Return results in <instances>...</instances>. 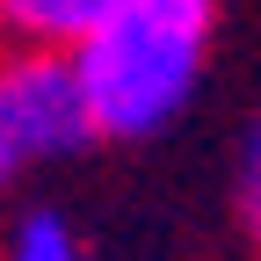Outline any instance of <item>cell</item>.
Here are the masks:
<instances>
[{
	"instance_id": "1",
	"label": "cell",
	"mask_w": 261,
	"mask_h": 261,
	"mask_svg": "<svg viewBox=\"0 0 261 261\" xmlns=\"http://www.w3.org/2000/svg\"><path fill=\"white\" fill-rule=\"evenodd\" d=\"M218 0H109L73 44L94 138H160L203 87Z\"/></svg>"
},
{
	"instance_id": "2",
	"label": "cell",
	"mask_w": 261,
	"mask_h": 261,
	"mask_svg": "<svg viewBox=\"0 0 261 261\" xmlns=\"http://www.w3.org/2000/svg\"><path fill=\"white\" fill-rule=\"evenodd\" d=\"M94 145V116L73 73V51L8 44L0 51V152L8 167H44Z\"/></svg>"
},
{
	"instance_id": "3",
	"label": "cell",
	"mask_w": 261,
	"mask_h": 261,
	"mask_svg": "<svg viewBox=\"0 0 261 261\" xmlns=\"http://www.w3.org/2000/svg\"><path fill=\"white\" fill-rule=\"evenodd\" d=\"M102 8H109V0H0V37H8V44L73 51Z\"/></svg>"
},
{
	"instance_id": "4",
	"label": "cell",
	"mask_w": 261,
	"mask_h": 261,
	"mask_svg": "<svg viewBox=\"0 0 261 261\" xmlns=\"http://www.w3.org/2000/svg\"><path fill=\"white\" fill-rule=\"evenodd\" d=\"M0 254H8V261H73L80 254V232L58 211H22L8 232H0Z\"/></svg>"
},
{
	"instance_id": "5",
	"label": "cell",
	"mask_w": 261,
	"mask_h": 261,
	"mask_svg": "<svg viewBox=\"0 0 261 261\" xmlns=\"http://www.w3.org/2000/svg\"><path fill=\"white\" fill-rule=\"evenodd\" d=\"M240 218H247V232H261V116L240 138Z\"/></svg>"
},
{
	"instance_id": "6",
	"label": "cell",
	"mask_w": 261,
	"mask_h": 261,
	"mask_svg": "<svg viewBox=\"0 0 261 261\" xmlns=\"http://www.w3.org/2000/svg\"><path fill=\"white\" fill-rule=\"evenodd\" d=\"M8 174H15V167H8V152H0V196H8Z\"/></svg>"
},
{
	"instance_id": "7",
	"label": "cell",
	"mask_w": 261,
	"mask_h": 261,
	"mask_svg": "<svg viewBox=\"0 0 261 261\" xmlns=\"http://www.w3.org/2000/svg\"><path fill=\"white\" fill-rule=\"evenodd\" d=\"M254 240H261V232H254Z\"/></svg>"
}]
</instances>
